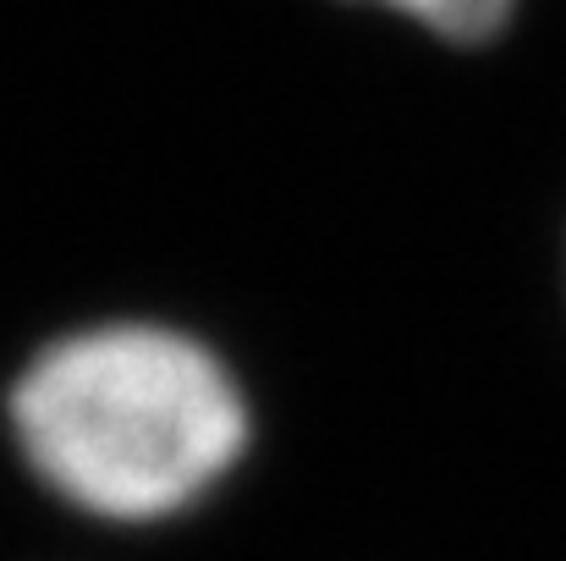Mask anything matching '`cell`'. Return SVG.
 Listing matches in <instances>:
<instances>
[{"label":"cell","mask_w":566,"mask_h":561,"mask_svg":"<svg viewBox=\"0 0 566 561\" xmlns=\"http://www.w3.org/2000/svg\"><path fill=\"white\" fill-rule=\"evenodd\" d=\"M6 424L28 474L99 523L182 518L253 440L237 370L160 320H99L44 342L11 380Z\"/></svg>","instance_id":"cell-1"},{"label":"cell","mask_w":566,"mask_h":561,"mask_svg":"<svg viewBox=\"0 0 566 561\" xmlns=\"http://www.w3.org/2000/svg\"><path fill=\"white\" fill-rule=\"evenodd\" d=\"M385 11L418 22L423 33L434 39H451V44H479V39H495L512 17L517 0H375Z\"/></svg>","instance_id":"cell-2"}]
</instances>
